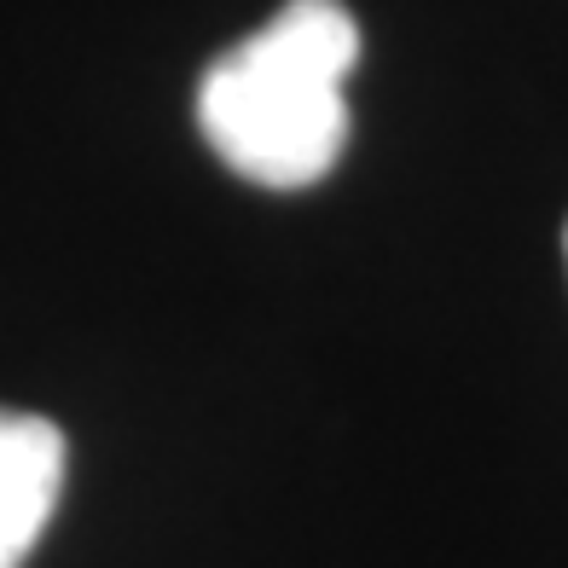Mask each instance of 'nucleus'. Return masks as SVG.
<instances>
[{"mask_svg":"<svg viewBox=\"0 0 568 568\" xmlns=\"http://www.w3.org/2000/svg\"><path fill=\"white\" fill-rule=\"evenodd\" d=\"M359 23L343 0H284L255 36L203 70L197 128L215 158L267 192H302L348 145Z\"/></svg>","mask_w":568,"mask_h":568,"instance_id":"f257e3e1","label":"nucleus"},{"mask_svg":"<svg viewBox=\"0 0 568 568\" xmlns=\"http://www.w3.org/2000/svg\"><path fill=\"white\" fill-rule=\"evenodd\" d=\"M562 250H568V232H562Z\"/></svg>","mask_w":568,"mask_h":568,"instance_id":"7ed1b4c3","label":"nucleus"},{"mask_svg":"<svg viewBox=\"0 0 568 568\" xmlns=\"http://www.w3.org/2000/svg\"><path fill=\"white\" fill-rule=\"evenodd\" d=\"M64 435L36 412L0 406V568H23L64 494Z\"/></svg>","mask_w":568,"mask_h":568,"instance_id":"f03ea898","label":"nucleus"}]
</instances>
